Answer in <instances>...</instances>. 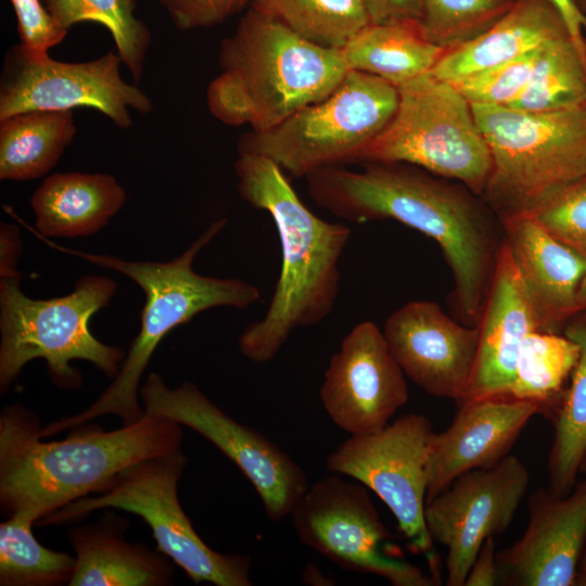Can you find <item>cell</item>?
Listing matches in <instances>:
<instances>
[{"mask_svg": "<svg viewBox=\"0 0 586 586\" xmlns=\"http://www.w3.org/2000/svg\"><path fill=\"white\" fill-rule=\"evenodd\" d=\"M319 393L332 422L349 435L380 431L407 403L405 373L373 321H361L346 334Z\"/></svg>", "mask_w": 586, "mask_h": 586, "instance_id": "obj_16", "label": "cell"}, {"mask_svg": "<svg viewBox=\"0 0 586 586\" xmlns=\"http://www.w3.org/2000/svg\"><path fill=\"white\" fill-rule=\"evenodd\" d=\"M582 304L584 309L586 308V279L584 281L583 288H582Z\"/></svg>", "mask_w": 586, "mask_h": 586, "instance_id": "obj_44", "label": "cell"}, {"mask_svg": "<svg viewBox=\"0 0 586 586\" xmlns=\"http://www.w3.org/2000/svg\"><path fill=\"white\" fill-rule=\"evenodd\" d=\"M496 553L494 536L487 537L470 566L464 586L498 585Z\"/></svg>", "mask_w": 586, "mask_h": 586, "instance_id": "obj_39", "label": "cell"}, {"mask_svg": "<svg viewBox=\"0 0 586 586\" xmlns=\"http://www.w3.org/2000/svg\"><path fill=\"white\" fill-rule=\"evenodd\" d=\"M22 254L20 230L15 225H0V278L22 277L17 262Z\"/></svg>", "mask_w": 586, "mask_h": 586, "instance_id": "obj_40", "label": "cell"}, {"mask_svg": "<svg viewBox=\"0 0 586 586\" xmlns=\"http://www.w3.org/2000/svg\"><path fill=\"white\" fill-rule=\"evenodd\" d=\"M139 394L144 411L190 428L229 458L251 482L272 522L290 517L309 485L302 467L284 450L227 415L192 382L169 387L152 372Z\"/></svg>", "mask_w": 586, "mask_h": 586, "instance_id": "obj_13", "label": "cell"}, {"mask_svg": "<svg viewBox=\"0 0 586 586\" xmlns=\"http://www.w3.org/2000/svg\"><path fill=\"white\" fill-rule=\"evenodd\" d=\"M447 429L432 436L426 475V501L461 474L488 469L508 456L538 404L510 396L464 400Z\"/></svg>", "mask_w": 586, "mask_h": 586, "instance_id": "obj_19", "label": "cell"}, {"mask_svg": "<svg viewBox=\"0 0 586 586\" xmlns=\"http://www.w3.org/2000/svg\"><path fill=\"white\" fill-rule=\"evenodd\" d=\"M477 326L476 362L462 402L509 396L520 347L531 332L539 330L530 297L505 241Z\"/></svg>", "mask_w": 586, "mask_h": 586, "instance_id": "obj_21", "label": "cell"}, {"mask_svg": "<svg viewBox=\"0 0 586 586\" xmlns=\"http://www.w3.org/2000/svg\"><path fill=\"white\" fill-rule=\"evenodd\" d=\"M226 225L227 218L212 222L182 254L165 263L124 260L52 244L94 265L127 276L142 289L145 300L140 331L113 382L80 413L42 426L41 437L80 426L105 415L118 417L123 425L136 423L144 415L139 403L141 377L156 347L171 330L207 309L221 306L244 309L260 300V290L250 282L239 278L203 276L193 270L198 254Z\"/></svg>", "mask_w": 586, "mask_h": 586, "instance_id": "obj_5", "label": "cell"}, {"mask_svg": "<svg viewBox=\"0 0 586 586\" xmlns=\"http://www.w3.org/2000/svg\"><path fill=\"white\" fill-rule=\"evenodd\" d=\"M122 59L109 52L88 62L67 63L48 55L31 58L18 46L4 61L0 84V120L29 111L94 109L117 127L132 124L129 110L145 114L152 100L120 76Z\"/></svg>", "mask_w": 586, "mask_h": 586, "instance_id": "obj_14", "label": "cell"}, {"mask_svg": "<svg viewBox=\"0 0 586 586\" xmlns=\"http://www.w3.org/2000/svg\"><path fill=\"white\" fill-rule=\"evenodd\" d=\"M578 355V345L565 335L531 332L520 347L509 396L538 404L542 413L551 418Z\"/></svg>", "mask_w": 586, "mask_h": 586, "instance_id": "obj_28", "label": "cell"}, {"mask_svg": "<svg viewBox=\"0 0 586 586\" xmlns=\"http://www.w3.org/2000/svg\"><path fill=\"white\" fill-rule=\"evenodd\" d=\"M397 89L393 118L358 162L410 164L458 180L482 198L492 156L471 103L453 84L432 73Z\"/></svg>", "mask_w": 586, "mask_h": 586, "instance_id": "obj_9", "label": "cell"}, {"mask_svg": "<svg viewBox=\"0 0 586 586\" xmlns=\"http://www.w3.org/2000/svg\"><path fill=\"white\" fill-rule=\"evenodd\" d=\"M178 449L135 463L122 471L98 496L77 499L42 518L41 525L62 524L98 509H120L142 518L157 549L195 584L250 586L251 559L213 550L198 535L183 511L178 484L187 466Z\"/></svg>", "mask_w": 586, "mask_h": 586, "instance_id": "obj_10", "label": "cell"}, {"mask_svg": "<svg viewBox=\"0 0 586 586\" xmlns=\"http://www.w3.org/2000/svg\"><path fill=\"white\" fill-rule=\"evenodd\" d=\"M578 11L586 17V0H573Z\"/></svg>", "mask_w": 586, "mask_h": 586, "instance_id": "obj_43", "label": "cell"}, {"mask_svg": "<svg viewBox=\"0 0 586 586\" xmlns=\"http://www.w3.org/2000/svg\"><path fill=\"white\" fill-rule=\"evenodd\" d=\"M250 8L334 50H342L370 23L365 0H251Z\"/></svg>", "mask_w": 586, "mask_h": 586, "instance_id": "obj_29", "label": "cell"}, {"mask_svg": "<svg viewBox=\"0 0 586 586\" xmlns=\"http://www.w3.org/2000/svg\"><path fill=\"white\" fill-rule=\"evenodd\" d=\"M560 11L563 16L570 34L578 46V48L586 53V40L584 30L586 29V17L578 11L573 0H549Z\"/></svg>", "mask_w": 586, "mask_h": 586, "instance_id": "obj_41", "label": "cell"}, {"mask_svg": "<svg viewBox=\"0 0 586 586\" xmlns=\"http://www.w3.org/2000/svg\"><path fill=\"white\" fill-rule=\"evenodd\" d=\"M564 335L579 347L570 386L553 412V435L548 456V489L568 495L586 464V316L569 321Z\"/></svg>", "mask_w": 586, "mask_h": 586, "instance_id": "obj_27", "label": "cell"}, {"mask_svg": "<svg viewBox=\"0 0 586 586\" xmlns=\"http://www.w3.org/2000/svg\"><path fill=\"white\" fill-rule=\"evenodd\" d=\"M499 220L539 331L556 333L566 319L584 309L586 258L555 239L528 213L501 216Z\"/></svg>", "mask_w": 586, "mask_h": 586, "instance_id": "obj_20", "label": "cell"}, {"mask_svg": "<svg viewBox=\"0 0 586 586\" xmlns=\"http://www.w3.org/2000/svg\"><path fill=\"white\" fill-rule=\"evenodd\" d=\"M207 106L229 126L268 130L331 93L348 69L340 50L296 35L250 8L220 46Z\"/></svg>", "mask_w": 586, "mask_h": 586, "instance_id": "obj_4", "label": "cell"}, {"mask_svg": "<svg viewBox=\"0 0 586 586\" xmlns=\"http://www.w3.org/2000/svg\"><path fill=\"white\" fill-rule=\"evenodd\" d=\"M370 23L420 22L421 0H365Z\"/></svg>", "mask_w": 586, "mask_h": 586, "instance_id": "obj_38", "label": "cell"}, {"mask_svg": "<svg viewBox=\"0 0 586 586\" xmlns=\"http://www.w3.org/2000/svg\"><path fill=\"white\" fill-rule=\"evenodd\" d=\"M525 213L555 239L586 258V178L551 192Z\"/></svg>", "mask_w": 586, "mask_h": 586, "instance_id": "obj_34", "label": "cell"}, {"mask_svg": "<svg viewBox=\"0 0 586 586\" xmlns=\"http://www.w3.org/2000/svg\"><path fill=\"white\" fill-rule=\"evenodd\" d=\"M43 3L67 30L81 22L103 25L135 81L141 78L152 35L136 16L135 0H43Z\"/></svg>", "mask_w": 586, "mask_h": 586, "instance_id": "obj_32", "label": "cell"}, {"mask_svg": "<svg viewBox=\"0 0 586 586\" xmlns=\"http://www.w3.org/2000/svg\"><path fill=\"white\" fill-rule=\"evenodd\" d=\"M383 333L395 360L428 394L459 404L466 398L479 351L480 328L464 327L432 301L394 310Z\"/></svg>", "mask_w": 586, "mask_h": 586, "instance_id": "obj_17", "label": "cell"}, {"mask_svg": "<svg viewBox=\"0 0 586 586\" xmlns=\"http://www.w3.org/2000/svg\"><path fill=\"white\" fill-rule=\"evenodd\" d=\"M425 36L450 50L489 29L515 0H421Z\"/></svg>", "mask_w": 586, "mask_h": 586, "instance_id": "obj_33", "label": "cell"}, {"mask_svg": "<svg viewBox=\"0 0 586 586\" xmlns=\"http://www.w3.org/2000/svg\"><path fill=\"white\" fill-rule=\"evenodd\" d=\"M586 102V53L564 35L545 43L524 91L508 106L548 112Z\"/></svg>", "mask_w": 586, "mask_h": 586, "instance_id": "obj_30", "label": "cell"}, {"mask_svg": "<svg viewBox=\"0 0 586 586\" xmlns=\"http://www.w3.org/2000/svg\"><path fill=\"white\" fill-rule=\"evenodd\" d=\"M575 586H586V544L577 564Z\"/></svg>", "mask_w": 586, "mask_h": 586, "instance_id": "obj_42", "label": "cell"}, {"mask_svg": "<svg viewBox=\"0 0 586 586\" xmlns=\"http://www.w3.org/2000/svg\"><path fill=\"white\" fill-rule=\"evenodd\" d=\"M234 170L240 196L268 213L281 246L280 273L268 308L238 341L245 358L263 364L278 355L296 329L316 326L332 313L340 293V259L352 230L316 216L270 158L239 154Z\"/></svg>", "mask_w": 586, "mask_h": 586, "instance_id": "obj_3", "label": "cell"}, {"mask_svg": "<svg viewBox=\"0 0 586 586\" xmlns=\"http://www.w3.org/2000/svg\"><path fill=\"white\" fill-rule=\"evenodd\" d=\"M398 100L394 85L371 74L348 71L323 99L268 130L242 136L238 152L266 156L296 178L359 161L393 118Z\"/></svg>", "mask_w": 586, "mask_h": 586, "instance_id": "obj_8", "label": "cell"}, {"mask_svg": "<svg viewBox=\"0 0 586 586\" xmlns=\"http://www.w3.org/2000/svg\"><path fill=\"white\" fill-rule=\"evenodd\" d=\"M298 539L337 566L385 578L394 586L440 581L388 551L391 534L367 492L340 474L313 483L291 514Z\"/></svg>", "mask_w": 586, "mask_h": 586, "instance_id": "obj_12", "label": "cell"}, {"mask_svg": "<svg viewBox=\"0 0 586 586\" xmlns=\"http://www.w3.org/2000/svg\"><path fill=\"white\" fill-rule=\"evenodd\" d=\"M433 434L425 416L407 413L374 433L349 435L329 454L326 468L371 489L393 513L411 550L425 555L438 578L434 542L424 520Z\"/></svg>", "mask_w": 586, "mask_h": 586, "instance_id": "obj_11", "label": "cell"}, {"mask_svg": "<svg viewBox=\"0 0 586 586\" xmlns=\"http://www.w3.org/2000/svg\"><path fill=\"white\" fill-rule=\"evenodd\" d=\"M348 71L400 87L431 73L447 51L433 43L420 22L369 23L340 50Z\"/></svg>", "mask_w": 586, "mask_h": 586, "instance_id": "obj_25", "label": "cell"}, {"mask_svg": "<svg viewBox=\"0 0 586 586\" xmlns=\"http://www.w3.org/2000/svg\"><path fill=\"white\" fill-rule=\"evenodd\" d=\"M22 277L0 278V388L7 392L24 366L42 358L61 388H77L81 373L71 362L81 359L114 379L125 358L122 347L99 341L89 321L106 307L116 282L105 276L81 277L64 296L34 300L21 289Z\"/></svg>", "mask_w": 586, "mask_h": 586, "instance_id": "obj_6", "label": "cell"}, {"mask_svg": "<svg viewBox=\"0 0 586 586\" xmlns=\"http://www.w3.org/2000/svg\"><path fill=\"white\" fill-rule=\"evenodd\" d=\"M251 0H158L180 30L211 27L241 11Z\"/></svg>", "mask_w": 586, "mask_h": 586, "instance_id": "obj_37", "label": "cell"}, {"mask_svg": "<svg viewBox=\"0 0 586 586\" xmlns=\"http://www.w3.org/2000/svg\"><path fill=\"white\" fill-rule=\"evenodd\" d=\"M527 511L521 538L496 553L498 585L575 586L586 544V476L564 496L534 491Z\"/></svg>", "mask_w": 586, "mask_h": 586, "instance_id": "obj_18", "label": "cell"}, {"mask_svg": "<svg viewBox=\"0 0 586 586\" xmlns=\"http://www.w3.org/2000/svg\"><path fill=\"white\" fill-rule=\"evenodd\" d=\"M471 105L492 156L482 199L498 218L586 178V102L548 112Z\"/></svg>", "mask_w": 586, "mask_h": 586, "instance_id": "obj_7", "label": "cell"}, {"mask_svg": "<svg viewBox=\"0 0 586 586\" xmlns=\"http://www.w3.org/2000/svg\"><path fill=\"white\" fill-rule=\"evenodd\" d=\"M568 34L571 35L569 27L551 1L515 0L510 10L485 33L447 50L431 73L455 84Z\"/></svg>", "mask_w": 586, "mask_h": 586, "instance_id": "obj_22", "label": "cell"}, {"mask_svg": "<svg viewBox=\"0 0 586 586\" xmlns=\"http://www.w3.org/2000/svg\"><path fill=\"white\" fill-rule=\"evenodd\" d=\"M17 18L21 51L27 56L41 58L62 42L67 35L40 0H10Z\"/></svg>", "mask_w": 586, "mask_h": 586, "instance_id": "obj_36", "label": "cell"}, {"mask_svg": "<svg viewBox=\"0 0 586 586\" xmlns=\"http://www.w3.org/2000/svg\"><path fill=\"white\" fill-rule=\"evenodd\" d=\"M39 418L21 404L0 415V506L35 520L104 491L125 469L180 449V424L144 411L130 425L74 428L66 438L41 441Z\"/></svg>", "mask_w": 586, "mask_h": 586, "instance_id": "obj_2", "label": "cell"}, {"mask_svg": "<svg viewBox=\"0 0 586 586\" xmlns=\"http://www.w3.org/2000/svg\"><path fill=\"white\" fill-rule=\"evenodd\" d=\"M320 168L305 179L322 208L358 224L394 219L435 241L451 269L463 322L479 324L504 241L496 213L463 184L405 163Z\"/></svg>", "mask_w": 586, "mask_h": 586, "instance_id": "obj_1", "label": "cell"}, {"mask_svg": "<svg viewBox=\"0 0 586 586\" xmlns=\"http://www.w3.org/2000/svg\"><path fill=\"white\" fill-rule=\"evenodd\" d=\"M76 132L73 111H29L0 120V179L26 181L44 176Z\"/></svg>", "mask_w": 586, "mask_h": 586, "instance_id": "obj_26", "label": "cell"}, {"mask_svg": "<svg viewBox=\"0 0 586 586\" xmlns=\"http://www.w3.org/2000/svg\"><path fill=\"white\" fill-rule=\"evenodd\" d=\"M528 484L525 464L508 455L492 468L461 474L425 502L429 534L447 550V586H464L482 544L510 526Z\"/></svg>", "mask_w": 586, "mask_h": 586, "instance_id": "obj_15", "label": "cell"}, {"mask_svg": "<svg viewBox=\"0 0 586 586\" xmlns=\"http://www.w3.org/2000/svg\"><path fill=\"white\" fill-rule=\"evenodd\" d=\"M542 47L453 85L471 104L509 105L528 85Z\"/></svg>", "mask_w": 586, "mask_h": 586, "instance_id": "obj_35", "label": "cell"}, {"mask_svg": "<svg viewBox=\"0 0 586 586\" xmlns=\"http://www.w3.org/2000/svg\"><path fill=\"white\" fill-rule=\"evenodd\" d=\"M127 522L107 514L69 531L75 568L69 586H167L174 562L158 549L131 544L124 537Z\"/></svg>", "mask_w": 586, "mask_h": 586, "instance_id": "obj_23", "label": "cell"}, {"mask_svg": "<svg viewBox=\"0 0 586 586\" xmlns=\"http://www.w3.org/2000/svg\"><path fill=\"white\" fill-rule=\"evenodd\" d=\"M127 199L124 188L109 174L55 173L30 198L35 228L42 237L76 238L106 226Z\"/></svg>", "mask_w": 586, "mask_h": 586, "instance_id": "obj_24", "label": "cell"}, {"mask_svg": "<svg viewBox=\"0 0 586 586\" xmlns=\"http://www.w3.org/2000/svg\"><path fill=\"white\" fill-rule=\"evenodd\" d=\"M34 523V519L18 512L0 524V585H68L75 556L41 545L33 533Z\"/></svg>", "mask_w": 586, "mask_h": 586, "instance_id": "obj_31", "label": "cell"}, {"mask_svg": "<svg viewBox=\"0 0 586 586\" xmlns=\"http://www.w3.org/2000/svg\"><path fill=\"white\" fill-rule=\"evenodd\" d=\"M585 472H586V464H585V467H584L582 473L584 474Z\"/></svg>", "mask_w": 586, "mask_h": 586, "instance_id": "obj_45", "label": "cell"}]
</instances>
